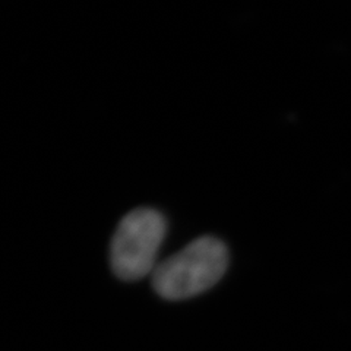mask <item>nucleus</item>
Segmentation results:
<instances>
[{
    "label": "nucleus",
    "instance_id": "obj_2",
    "mask_svg": "<svg viewBox=\"0 0 351 351\" xmlns=\"http://www.w3.org/2000/svg\"><path fill=\"white\" fill-rule=\"evenodd\" d=\"M167 232L164 215L152 208L128 213L116 228L110 243V265L123 281H138L152 274L158 250Z\"/></svg>",
    "mask_w": 351,
    "mask_h": 351
},
{
    "label": "nucleus",
    "instance_id": "obj_1",
    "mask_svg": "<svg viewBox=\"0 0 351 351\" xmlns=\"http://www.w3.org/2000/svg\"><path fill=\"white\" fill-rule=\"evenodd\" d=\"M228 267V249L214 236L197 237L178 254L160 262L151 274V285L160 298L179 302L210 290Z\"/></svg>",
    "mask_w": 351,
    "mask_h": 351
}]
</instances>
